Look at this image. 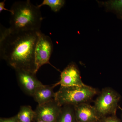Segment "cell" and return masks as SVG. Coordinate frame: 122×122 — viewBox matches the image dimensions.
<instances>
[{
    "label": "cell",
    "mask_w": 122,
    "mask_h": 122,
    "mask_svg": "<svg viewBox=\"0 0 122 122\" xmlns=\"http://www.w3.org/2000/svg\"><path fill=\"white\" fill-rule=\"evenodd\" d=\"M5 0L0 2V13H1L3 10H5V11H7L10 12L11 13V10L10 9L9 10L5 8Z\"/></svg>",
    "instance_id": "2e32d148"
},
{
    "label": "cell",
    "mask_w": 122,
    "mask_h": 122,
    "mask_svg": "<svg viewBox=\"0 0 122 122\" xmlns=\"http://www.w3.org/2000/svg\"><path fill=\"white\" fill-rule=\"evenodd\" d=\"M82 81L80 72L76 65L70 63L61 73V79L54 85L55 87L58 85L64 87L85 85Z\"/></svg>",
    "instance_id": "ba28073f"
},
{
    "label": "cell",
    "mask_w": 122,
    "mask_h": 122,
    "mask_svg": "<svg viewBox=\"0 0 122 122\" xmlns=\"http://www.w3.org/2000/svg\"><path fill=\"white\" fill-rule=\"evenodd\" d=\"M121 96L110 87L103 89L95 101L94 106L99 117L115 115Z\"/></svg>",
    "instance_id": "277c9868"
},
{
    "label": "cell",
    "mask_w": 122,
    "mask_h": 122,
    "mask_svg": "<svg viewBox=\"0 0 122 122\" xmlns=\"http://www.w3.org/2000/svg\"><path fill=\"white\" fill-rule=\"evenodd\" d=\"M54 86L43 85L36 90L32 96L38 105L45 104L54 99L56 93L54 91Z\"/></svg>",
    "instance_id": "30bf717a"
},
{
    "label": "cell",
    "mask_w": 122,
    "mask_h": 122,
    "mask_svg": "<svg viewBox=\"0 0 122 122\" xmlns=\"http://www.w3.org/2000/svg\"><path fill=\"white\" fill-rule=\"evenodd\" d=\"M111 7L120 14L122 18V0H115L111 2Z\"/></svg>",
    "instance_id": "5bb4252c"
},
{
    "label": "cell",
    "mask_w": 122,
    "mask_h": 122,
    "mask_svg": "<svg viewBox=\"0 0 122 122\" xmlns=\"http://www.w3.org/2000/svg\"><path fill=\"white\" fill-rule=\"evenodd\" d=\"M76 119L79 122H93L97 120L99 116L94 106L87 103L74 106Z\"/></svg>",
    "instance_id": "9c48e42d"
},
{
    "label": "cell",
    "mask_w": 122,
    "mask_h": 122,
    "mask_svg": "<svg viewBox=\"0 0 122 122\" xmlns=\"http://www.w3.org/2000/svg\"><path fill=\"white\" fill-rule=\"evenodd\" d=\"M61 107L55 99L38 105L35 111V119H39L45 122H57Z\"/></svg>",
    "instance_id": "52a82bcc"
},
{
    "label": "cell",
    "mask_w": 122,
    "mask_h": 122,
    "mask_svg": "<svg viewBox=\"0 0 122 122\" xmlns=\"http://www.w3.org/2000/svg\"><path fill=\"white\" fill-rule=\"evenodd\" d=\"M9 28L14 32H37L40 30L43 17L40 8L30 0L18 1L11 7Z\"/></svg>",
    "instance_id": "7a4b0ae2"
},
{
    "label": "cell",
    "mask_w": 122,
    "mask_h": 122,
    "mask_svg": "<svg viewBox=\"0 0 122 122\" xmlns=\"http://www.w3.org/2000/svg\"><path fill=\"white\" fill-rule=\"evenodd\" d=\"M35 120L36 121V122H45L43 121V120L39 119H36Z\"/></svg>",
    "instance_id": "ac0fdd59"
},
{
    "label": "cell",
    "mask_w": 122,
    "mask_h": 122,
    "mask_svg": "<svg viewBox=\"0 0 122 122\" xmlns=\"http://www.w3.org/2000/svg\"><path fill=\"white\" fill-rule=\"evenodd\" d=\"M74 107L66 105L61 107L57 122H75Z\"/></svg>",
    "instance_id": "8fae6325"
},
{
    "label": "cell",
    "mask_w": 122,
    "mask_h": 122,
    "mask_svg": "<svg viewBox=\"0 0 122 122\" xmlns=\"http://www.w3.org/2000/svg\"><path fill=\"white\" fill-rule=\"evenodd\" d=\"M38 39L35 48V57L36 72L41 66L46 64L52 65L50 62L53 50V44L51 38L43 33L41 30L38 31Z\"/></svg>",
    "instance_id": "5b68a950"
},
{
    "label": "cell",
    "mask_w": 122,
    "mask_h": 122,
    "mask_svg": "<svg viewBox=\"0 0 122 122\" xmlns=\"http://www.w3.org/2000/svg\"><path fill=\"white\" fill-rule=\"evenodd\" d=\"M98 93L95 88L86 85L64 87L61 86L56 92L55 99L61 106L69 105L75 106L87 103Z\"/></svg>",
    "instance_id": "3957f363"
},
{
    "label": "cell",
    "mask_w": 122,
    "mask_h": 122,
    "mask_svg": "<svg viewBox=\"0 0 122 122\" xmlns=\"http://www.w3.org/2000/svg\"><path fill=\"white\" fill-rule=\"evenodd\" d=\"M0 122H20L17 115L9 118H1Z\"/></svg>",
    "instance_id": "9a60e30c"
},
{
    "label": "cell",
    "mask_w": 122,
    "mask_h": 122,
    "mask_svg": "<svg viewBox=\"0 0 122 122\" xmlns=\"http://www.w3.org/2000/svg\"><path fill=\"white\" fill-rule=\"evenodd\" d=\"M65 2V1L63 0H44L41 4L37 6L40 8L43 5H47L51 9L52 11L57 12L63 7Z\"/></svg>",
    "instance_id": "4fadbf2b"
},
{
    "label": "cell",
    "mask_w": 122,
    "mask_h": 122,
    "mask_svg": "<svg viewBox=\"0 0 122 122\" xmlns=\"http://www.w3.org/2000/svg\"><path fill=\"white\" fill-rule=\"evenodd\" d=\"M16 115L20 122H34L35 119V110L34 111L30 106L21 107Z\"/></svg>",
    "instance_id": "7c38bea8"
},
{
    "label": "cell",
    "mask_w": 122,
    "mask_h": 122,
    "mask_svg": "<svg viewBox=\"0 0 122 122\" xmlns=\"http://www.w3.org/2000/svg\"><path fill=\"white\" fill-rule=\"evenodd\" d=\"M15 71L20 87L28 95L32 97L36 90L43 85L38 79L35 73L22 70Z\"/></svg>",
    "instance_id": "8992f818"
},
{
    "label": "cell",
    "mask_w": 122,
    "mask_h": 122,
    "mask_svg": "<svg viewBox=\"0 0 122 122\" xmlns=\"http://www.w3.org/2000/svg\"><path fill=\"white\" fill-rule=\"evenodd\" d=\"M103 122H120L115 118L113 117H109L106 118Z\"/></svg>",
    "instance_id": "e0dca14e"
},
{
    "label": "cell",
    "mask_w": 122,
    "mask_h": 122,
    "mask_svg": "<svg viewBox=\"0 0 122 122\" xmlns=\"http://www.w3.org/2000/svg\"><path fill=\"white\" fill-rule=\"evenodd\" d=\"M38 39V31L14 32L1 25V58L15 70L36 74L35 52Z\"/></svg>",
    "instance_id": "6da1fadb"
}]
</instances>
